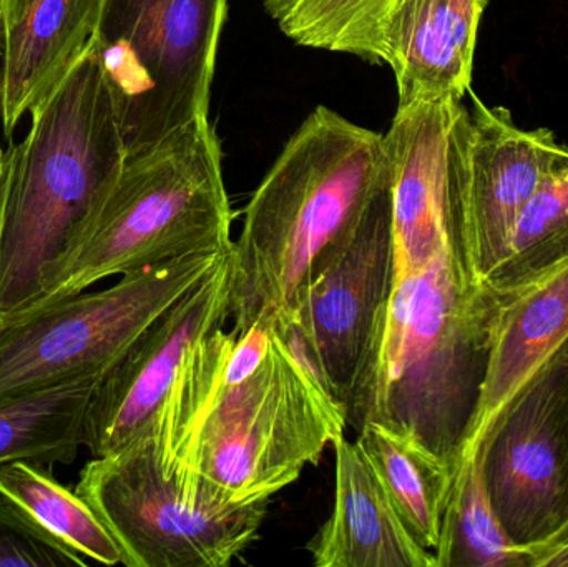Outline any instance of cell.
Segmentation results:
<instances>
[{
  "instance_id": "cell-1",
  "label": "cell",
  "mask_w": 568,
  "mask_h": 567,
  "mask_svg": "<svg viewBox=\"0 0 568 567\" xmlns=\"http://www.w3.org/2000/svg\"><path fill=\"white\" fill-rule=\"evenodd\" d=\"M236 333L192 346L150 432L156 462L189 502L232 508L270 502L343 438L344 406L273 330L250 378H223Z\"/></svg>"
},
{
  "instance_id": "cell-2",
  "label": "cell",
  "mask_w": 568,
  "mask_h": 567,
  "mask_svg": "<svg viewBox=\"0 0 568 567\" xmlns=\"http://www.w3.org/2000/svg\"><path fill=\"white\" fill-rule=\"evenodd\" d=\"M503 306L459 246L417 266L396 265L344 403L347 425L410 436L457 473Z\"/></svg>"
},
{
  "instance_id": "cell-3",
  "label": "cell",
  "mask_w": 568,
  "mask_h": 567,
  "mask_svg": "<svg viewBox=\"0 0 568 567\" xmlns=\"http://www.w3.org/2000/svg\"><path fill=\"white\" fill-rule=\"evenodd\" d=\"M393 179L384 135L317 107L253 193L230 252L233 332L283 333L306 286L336 259Z\"/></svg>"
},
{
  "instance_id": "cell-4",
  "label": "cell",
  "mask_w": 568,
  "mask_h": 567,
  "mask_svg": "<svg viewBox=\"0 0 568 567\" xmlns=\"http://www.w3.org/2000/svg\"><path fill=\"white\" fill-rule=\"evenodd\" d=\"M10 145L0 249L2 320L32 306L92 232L125 165L112 97L92 47L30 110Z\"/></svg>"
},
{
  "instance_id": "cell-5",
  "label": "cell",
  "mask_w": 568,
  "mask_h": 567,
  "mask_svg": "<svg viewBox=\"0 0 568 567\" xmlns=\"http://www.w3.org/2000/svg\"><path fill=\"white\" fill-rule=\"evenodd\" d=\"M232 222L222 146L206 117L126 156L92 232L23 312L85 292L109 276L195 253L225 252L233 245Z\"/></svg>"
},
{
  "instance_id": "cell-6",
  "label": "cell",
  "mask_w": 568,
  "mask_h": 567,
  "mask_svg": "<svg viewBox=\"0 0 568 567\" xmlns=\"http://www.w3.org/2000/svg\"><path fill=\"white\" fill-rule=\"evenodd\" d=\"M229 0H103L90 40L126 156L209 117Z\"/></svg>"
},
{
  "instance_id": "cell-7",
  "label": "cell",
  "mask_w": 568,
  "mask_h": 567,
  "mask_svg": "<svg viewBox=\"0 0 568 567\" xmlns=\"http://www.w3.org/2000/svg\"><path fill=\"white\" fill-rule=\"evenodd\" d=\"M222 253L180 256L125 273L110 288L7 316L0 325V398L79 376H105Z\"/></svg>"
},
{
  "instance_id": "cell-8",
  "label": "cell",
  "mask_w": 568,
  "mask_h": 567,
  "mask_svg": "<svg viewBox=\"0 0 568 567\" xmlns=\"http://www.w3.org/2000/svg\"><path fill=\"white\" fill-rule=\"evenodd\" d=\"M75 492L112 533L126 567H225L256 538L270 502L206 508L189 502L156 462L152 432L92 458Z\"/></svg>"
},
{
  "instance_id": "cell-9",
  "label": "cell",
  "mask_w": 568,
  "mask_h": 567,
  "mask_svg": "<svg viewBox=\"0 0 568 567\" xmlns=\"http://www.w3.org/2000/svg\"><path fill=\"white\" fill-rule=\"evenodd\" d=\"M477 448L504 529L536 561L568 533V340L509 399Z\"/></svg>"
},
{
  "instance_id": "cell-10",
  "label": "cell",
  "mask_w": 568,
  "mask_h": 567,
  "mask_svg": "<svg viewBox=\"0 0 568 567\" xmlns=\"http://www.w3.org/2000/svg\"><path fill=\"white\" fill-rule=\"evenodd\" d=\"M396 275L393 179L336 259L306 286L280 335L344 406ZM278 333V332H276Z\"/></svg>"
},
{
  "instance_id": "cell-11",
  "label": "cell",
  "mask_w": 568,
  "mask_h": 567,
  "mask_svg": "<svg viewBox=\"0 0 568 567\" xmlns=\"http://www.w3.org/2000/svg\"><path fill=\"white\" fill-rule=\"evenodd\" d=\"M384 143L393 172L396 265H420L447 246L469 256L470 112L463 100L397 107Z\"/></svg>"
},
{
  "instance_id": "cell-12",
  "label": "cell",
  "mask_w": 568,
  "mask_h": 567,
  "mask_svg": "<svg viewBox=\"0 0 568 567\" xmlns=\"http://www.w3.org/2000/svg\"><path fill=\"white\" fill-rule=\"evenodd\" d=\"M226 250L213 269L155 320L100 379L85 419L92 458L113 455L149 432L186 353L230 318L232 269Z\"/></svg>"
},
{
  "instance_id": "cell-13",
  "label": "cell",
  "mask_w": 568,
  "mask_h": 567,
  "mask_svg": "<svg viewBox=\"0 0 568 567\" xmlns=\"http://www.w3.org/2000/svg\"><path fill=\"white\" fill-rule=\"evenodd\" d=\"M470 99L469 259L484 282L566 145L550 129H520L506 107L486 105L473 92Z\"/></svg>"
},
{
  "instance_id": "cell-14",
  "label": "cell",
  "mask_w": 568,
  "mask_h": 567,
  "mask_svg": "<svg viewBox=\"0 0 568 567\" xmlns=\"http://www.w3.org/2000/svg\"><path fill=\"white\" fill-rule=\"evenodd\" d=\"M103 0H0V120L12 145L30 113L89 47Z\"/></svg>"
},
{
  "instance_id": "cell-15",
  "label": "cell",
  "mask_w": 568,
  "mask_h": 567,
  "mask_svg": "<svg viewBox=\"0 0 568 567\" xmlns=\"http://www.w3.org/2000/svg\"><path fill=\"white\" fill-rule=\"evenodd\" d=\"M334 505L307 543L316 567H436L407 531L359 443L337 439Z\"/></svg>"
},
{
  "instance_id": "cell-16",
  "label": "cell",
  "mask_w": 568,
  "mask_h": 567,
  "mask_svg": "<svg viewBox=\"0 0 568 567\" xmlns=\"http://www.w3.org/2000/svg\"><path fill=\"white\" fill-rule=\"evenodd\" d=\"M489 0H400L384 37L399 107L459 99L470 90L480 19Z\"/></svg>"
},
{
  "instance_id": "cell-17",
  "label": "cell",
  "mask_w": 568,
  "mask_h": 567,
  "mask_svg": "<svg viewBox=\"0 0 568 567\" xmlns=\"http://www.w3.org/2000/svg\"><path fill=\"white\" fill-rule=\"evenodd\" d=\"M567 340L568 263L504 303L494 330L479 406L460 463L480 445L509 399Z\"/></svg>"
},
{
  "instance_id": "cell-18",
  "label": "cell",
  "mask_w": 568,
  "mask_h": 567,
  "mask_svg": "<svg viewBox=\"0 0 568 567\" xmlns=\"http://www.w3.org/2000/svg\"><path fill=\"white\" fill-rule=\"evenodd\" d=\"M103 376L89 375L0 398V466L72 465L85 439V419Z\"/></svg>"
},
{
  "instance_id": "cell-19",
  "label": "cell",
  "mask_w": 568,
  "mask_h": 567,
  "mask_svg": "<svg viewBox=\"0 0 568 567\" xmlns=\"http://www.w3.org/2000/svg\"><path fill=\"white\" fill-rule=\"evenodd\" d=\"M357 435L409 535L436 551L454 469L417 439L384 426L371 423Z\"/></svg>"
},
{
  "instance_id": "cell-20",
  "label": "cell",
  "mask_w": 568,
  "mask_h": 567,
  "mask_svg": "<svg viewBox=\"0 0 568 567\" xmlns=\"http://www.w3.org/2000/svg\"><path fill=\"white\" fill-rule=\"evenodd\" d=\"M567 263L568 146L520 213L506 255L483 283L507 303Z\"/></svg>"
},
{
  "instance_id": "cell-21",
  "label": "cell",
  "mask_w": 568,
  "mask_h": 567,
  "mask_svg": "<svg viewBox=\"0 0 568 567\" xmlns=\"http://www.w3.org/2000/svg\"><path fill=\"white\" fill-rule=\"evenodd\" d=\"M436 567H534V555L510 539L490 503L480 448L463 459L444 512Z\"/></svg>"
},
{
  "instance_id": "cell-22",
  "label": "cell",
  "mask_w": 568,
  "mask_h": 567,
  "mask_svg": "<svg viewBox=\"0 0 568 567\" xmlns=\"http://www.w3.org/2000/svg\"><path fill=\"white\" fill-rule=\"evenodd\" d=\"M0 495L16 502L90 563L123 565L122 548L102 519L75 489L60 485L45 465L19 462L0 466Z\"/></svg>"
},
{
  "instance_id": "cell-23",
  "label": "cell",
  "mask_w": 568,
  "mask_h": 567,
  "mask_svg": "<svg viewBox=\"0 0 568 567\" xmlns=\"http://www.w3.org/2000/svg\"><path fill=\"white\" fill-rule=\"evenodd\" d=\"M400 0H266L297 45L383 62L384 37Z\"/></svg>"
},
{
  "instance_id": "cell-24",
  "label": "cell",
  "mask_w": 568,
  "mask_h": 567,
  "mask_svg": "<svg viewBox=\"0 0 568 567\" xmlns=\"http://www.w3.org/2000/svg\"><path fill=\"white\" fill-rule=\"evenodd\" d=\"M85 556L43 528L16 502L0 495V567L89 566Z\"/></svg>"
},
{
  "instance_id": "cell-25",
  "label": "cell",
  "mask_w": 568,
  "mask_h": 567,
  "mask_svg": "<svg viewBox=\"0 0 568 567\" xmlns=\"http://www.w3.org/2000/svg\"><path fill=\"white\" fill-rule=\"evenodd\" d=\"M273 330L262 325H253L248 332L236 338L226 358L223 378L229 385L250 378L260 368L268 355Z\"/></svg>"
},
{
  "instance_id": "cell-26",
  "label": "cell",
  "mask_w": 568,
  "mask_h": 567,
  "mask_svg": "<svg viewBox=\"0 0 568 567\" xmlns=\"http://www.w3.org/2000/svg\"><path fill=\"white\" fill-rule=\"evenodd\" d=\"M534 567H568V533L536 556Z\"/></svg>"
},
{
  "instance_id": "cell-27",
  "label": "cell",
  "mask_w": 568,
  "mask_h": 567,
  "mask_svg": "<svg viewBox=\"0 0 568 567\" xmlns=\"http://www.w3.org/2000/svg\"><path fill=\"white\" fill-rule=\"evenodd\" d=\"M10 176V155L9 150L3 159L2 170H0V249H2L3 212H6L7 189H9ZM0 325H2V313H0Z\"/></svg>"
},
{
  "instance_id": "cell-28",
  "label": "cell",
  "mask_w": 568,
  "mask_h": 567,
  "mask_svg": "<svg viewBox=\"0 0 568 567\" xmlns=\"http://www.w3.org/2000/svg\"><path fill=\"white\" fill-rule=\"evenodd\" d=\"M3 159H6V152H2V149H0V170H2Z\"/></svg>"
}]
</instances>
